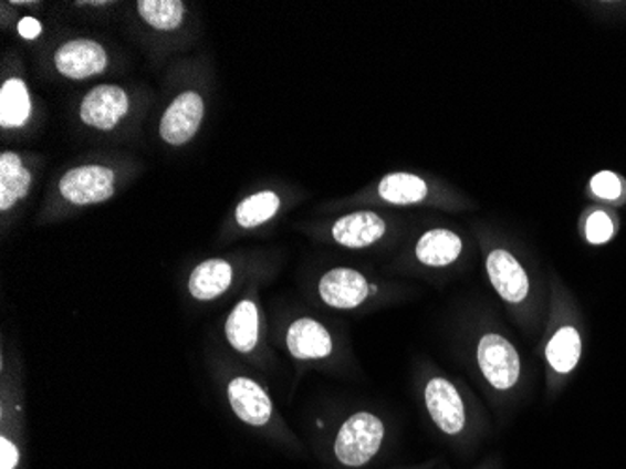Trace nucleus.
I'll list each match as a JSON object with an SVG mask.
<instances>
[{"instance_id":"nucleus-13","label":"nucleus","mask_w":626,"mask_h":469,"mask_svg":"<svg viewBox=\"0 0 626 469\" xmlns=\"http://www.w3.org/2000/svg\"><path fill=\"white\" fill-rule=\"evenodd\" d=\"M463 252V241L452 229H428L415 247L417 260L426 267L442 269L452 265Z\"/></svg>"},{"instance_id":"nucleus-17","label":"nucleus","mask_w":626,"mask_h":469,"mask_svg":"<svg viewBox=\"0 0 626 469\" xmlns=\"http://www.w3.org/2000/svg\"><path fill=\"white\" fill-rule=\"evenodd\" d=\"M377 194L385 204L406 207L422 204L430 194V186L420 175L394 171L383 177L382 183L377 185Z\"/></svg>"},{"instance_id":"nucleus-9","label":"nucleus","mask_w":626,"mask_h":469,"mask_svg":"<svg viewBox=\"0 0 626 469\" xmlns=\"http://www.w3.org/2000/svg\"><path fill=\"white\" fill-rule=\"evenodd\" d=\"M321 301L336 310L358 309L372 293L368 280L363 272L347 267H338L325 272L320 280Z\"/></svg>"},{"instance_id":"nucleus-4","label":"nucleus","mask_w":626,"mask_h":469,"mask_svg":"<svg viewBox=\"0 0 626 469\" xmlns=\"http://www.w3.org/2000/svg\"><path fill=\"white\" fill-rule=\"evenodd\" d=\"M424 404L437 428L447 436H458L467 425V411L460 390L447 377H431L424 389Z\"/></svg>"},{"instance_id":"nucleus-20","label":"nucleus","mask_w":626,"mask_h":469,"mask_svg":"<svg viewBox=\"0 0 626 469\" xmlns=\"http://www.w3.org/2000/svg\"><path fill=\"white\" fill-rule=\"evenodd\" d=\"M280 207H282V199L277 191H258L250 198H246L244 201H240L239 207L234 210V220L242 229L259 228L277 217Z\"/></svg>"},{"instance_id":"nucleus-5","label":"nucleus","mask_w":626,"mask_h":469,"mask_svg":"<svg viewBox=\"0 0 626 469\" xmlns=\"http://www.w3.org/2000/svg\"><path fill=\"white\" fill-rule=\"evenodd\" d=\"M205 117V102L196 91L178 94L160 121V137L171 147L191 142Z\"/></svg>"},{"instance_id":"nucleus-21","label":"nucleus","mask_w":626,"mask_h":469,"mask_svg":"<svg viewBox=\"0 0 626 469\" xmlns=\"http://www.w3.org/2000/svg\"><path fill=\"white\" fill-rule=\"evenodd\" d=\"M137 13L156 31H177L182 25L186 8L180 0H139Z\"/></svg>"},{"instance_id":"nucleus-12","label":"nucleus","mask_w":626,"mask_h":469,"mask_svg":"<svg viewBox=\"0 0 626 469\" xmlns=\"http://www.w3.org/2000/svg\"><path fill=\"white\" fill-rule=\"evenodd\" d=\"M285 344L289 353L299 361H321L331 357L334 350L331 333L313 317H301L291 323L285 334Z\"/></svg>"},{"instance_id":"nucleus-14","label":"nucleus","mask_w":626,"mask_h":469,"mask_svg":"<svg viewBox=\"0 0 626 469\" xmlns=\"http://www.w3.org/2000/svg\"><path fill=\"white\" fill-rule=\"evenodd\" d=\"M233 282V267L226 260H207L191 271L188 290L197 301H215Z\"/></svg>"},{"instance_id":"nucleus-22","label":"nucleus","mask_w":626,"mask_h":469,"mask_svg":"<svg viewBox=\"0 0 626 469\" xmlns=\"http://www.w3.org/2000/svg\"><path fill=\"white\" fill-rule=\"evenodd\" d=\"M585 237L591 244H604L614 237V222L606 212H593L585 222Z\"/></svg>"},{"instance_id":"nucleus-2","label":"nucleus","mask_w":626,"mask_h":469,"mask_svg":"<svg viewBox=\"0 0 626 469\" xmlns=\"http://www.w3.org/2000/svg\"><path fill=\"white\" fill-rule=\"evenodd\" d=\"M480 374L491 387L501 393L514 389L522 374V361L518 350L507 336L486 333L477 346Z\"/></svg>"},{"instance_id":"nucleus-23","label":"nucleus","mask_w":626,"mask_h":469,"mask_svg":"<svg viewBox=\"0 0 626 469\" xmlns=\"http://www.w3.org/2000/svg\"><path fill=\"white\" fill-rule=\"evenodd\" d=\"M591 190L595 194L596 198L608 199L615 201L620 198L623 194V185H620L619 177L612 174V171H601L591 179Z\"/></svg>"},{"instance_id":"nucleus-15","label":"nucleus","mask_w":626,"mask_h":469,"mask_svg":"<svg viewBox=\"0 0 626 469\" xmlns=\"http://www.w3.org/2000/svg\"><path fill=\"white\" fill-rule=\"evenodd\" d=\"M32 175L21 156L15 153L0 155V210L7 212L29 196Z\"/></svg>"},{"instance_id":"nucleus-18","label":"nucleus","mask_w":626,"mask_h":469,"mask_svg":"<svg viewBox=\"0 0 626 469\" xmlns=\"http://www.w3.org/2000/svg\"><path fill=\"white\" fill-rule=\"evenodd\" d=\"M32 112L31 93L25 81L10 77L0 88V126L4 131L21 128L29 123Z\"/></svg>"},{"instance_id":"nucleus-16","label":"nucleus","mask_w":626,"mask_h":469,"mask_svg":"<svg viewBox=\"0 0 626 469\" xmlns=\"http://www.w3.org/2000/svg\"><path fill=\"white\" fill-rule=\"evenodd\" d=\"M226 336L234 352L250 353L259 342V310L258 304L244 299L240 301L226 322Z\"/></svg>"},{"instance_id":"nucleus-1","label":"nucleus","mask_w":626,"mask_h":469,"mask_svg":"<svg viewBox=\"0 0 626 469\" xmlns=\"http://www.w3.org/2000/svg\"><path fill=\"white\" fill-rule=\"evenodd\" d=\"M383 439V420L369 411H358L340 426L334 439V457L345 468H363L379 452Z\"/></svg>"},{"instance_id":"nucleus-6","label":"nucleus","mask_w":626,"mask_h":469,"mask_svg":"<svg viewBox=\"0 0 626 469\" xmlns=\"http://www.w3.org/2000/svg\"><path fill=\"white\" fill-rule=\"evenodd\" d=\"M486 274L504 303L522 304L531 291L528 272L507 248H493L486 256Z\"/></svg>"},{"instance_id":"nucleus-19","label":"nucleus","mask_w":626,"mask_h":469,"mask_svg":"<svg viewBox=\"0 0 626 469\" xmlns=\"http://www.w3.org/2000/svg\"><path fill=\"white\" fill-rule=\"evenodd\" d=\"M582 357V336L576 329L566 325L555 331L546 346L547 365L557 374H568Z\"/></svg>"},{"instance_id":"nucleus-7","label":"nucleus","mask_w":626,"mask_h":469,"mask_svg":"<svg viewBox=\"0 0 626 469\" xmlns=\"http://www.w3.org/2000/svg\"><path fill=\"white\" fill-rule=\"evenodd\" d=\"M128 94L117 85H98L91 88L81 102L80 117L86 126L109 132L128 115Z\"/></svg>"},{"instance_id":"nucleus-8","label":"nucleus","mask_w":626,"mask_h":469,"mask_svg":"<svg viewBox=\"0 0 626 469\" xmlns=\"http://www.w3.org/2000/svg\"><path fill=\"white\" fill-rule=\"evenodd\" d=\"M55 66L69 80H88L107 69V51L94 40H70L55 51Z\"/></svg>"},{"instance_id":"nucleus-10","label":"nucleus","mask_w":626,"mask_h":469,"mask_svg":"<svg viewBox=\"0 0 626 469\" xmlns=\"http://www.w3.org/2000/svg\"><path fill=\"white\" fill-rule=\"evenodd\" d=\"M332 239L340 247L363 250L382 241L387 234V222L372 210H358L338 218L331 229Z\"/></svg>"},{"instance_id":"nucleus-11","label":"nucleus","mask_w":626,"mask_h":469,"mask_svg":"<svg viewBox=\"0 0 626 469\" xmlns=\"http://www.w3.org/2000/svg\"><path fill=\"white\" fill-rule=\"evenodd\" d=\"M228 398L234 415L246 425L264 426L271 423V396L250 377H233L228 385Z\"/></svg>"},{"instance_id":"nucleus-24","label":"nucleus","mask_w":626,"mask_h":469,"mask_svg":"<svg viewBox=\"0 0 626 469\" xmlns=\"http://www.w3.org/2000/svg\"><path fill=\"white\" fill-rule=\"evenodd\" d=\"M19 463L18 447L10 439L0 438V469H15Z\"/></svg>"},{"instance_id":"nucleus-3","label":"nucleus","mask_w":626,"mask_h":469,"mask_svg":"<svg viewBox=\"0 0 626 469\" xmlns=\"http://www.w3.org/2000/svg\"><path fill=\"white\" fill-rule=\"evenodd\" d=\"M59 191L69 204L77 207L104 204L115 196V171L111 167H72L59 180Z\"/></svg>"},{"instance_id":"nucleus-25","label":"nucleus","mask_w":626,"mask_h":469,"mask_svg":"<svg viewBox=\"0 0 626 469\" xmlns=\"http://www.w3.org/2000/svg\"><path fill=\"white\" fill-rule=\"evenodd\" d=\"M18 31L25 40H36L42 32V25L34 18H23L19 21Z\"/></svg>"}]
</instances>
